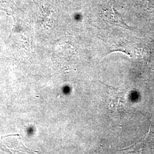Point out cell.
<instances>
[{
  "label": "cell",
  "mask_w": 154,
  "mask_h": 154,
  "mask_svg": "<svg viewBox=\"0 0 154 154\" xmlns=\"http://www.w3.org/2000/svg\"><path fill=\"white\" fill-rule=\"evenodd\" d=\"M107 91V103L109 106L110 110L112 111H118L121 109L122 104L124 103L122 99V95L120 90L118 88H114L105 85Z\"/></svg>",
  "instance_id": "1"
},
{
  "label": "cell",
  "mask_w": 154,
  "mask_h": 154,
  "mask_svg": "<svg viewBox=\"0 0 154 154\" xmlns=\"http://www.w3.org/2000/svg\"><path fill=\"white\" fill-rule=\"evenodd\" d=\"M103 18L106 22H109L111 25L122 28H129L123 20L121 15L116 11L113 7L105 11L103 14Z\"/></svg>",
  "instance_id": "2"
}]
</instances>
